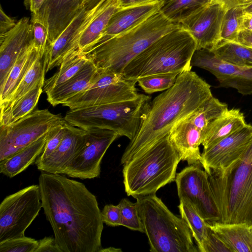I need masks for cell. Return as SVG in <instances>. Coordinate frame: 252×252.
<instances>
[{"instance_id":"7402d4cb","label":"cell","mask_w":252,"mask_h":252,"mask_svg":"<svg viewBox=\"0 0 252 252\" xmlns=\"http://www.w3.org/2000/svg\"><path fill=\"white\" fill-rule=\"evenodd\" d=\"M162 4L161 1L155 0L142 4L119 7L111 17L102 37L97 42L137 26L159 11Z\"/></svg>"},{"instance_id":"d6a6232c","label":"cell","mask_w":252,"mask_h":252,"mask_svg":"<svg viewBox=\"0 0 252 252\" xmlns=\"http://www.w3.org/2000/svg\"><path fill=\"white\" fill-rule=\"evenodd\" d=\"M181 218L187 222L199 252H203L209 237L207 222L197 213L191 204L184 199H180L178 206Z\"/></svg>"},{"instance_id":"5bb4252c","label":"cell","mask_w":252,"mask_h":252,"mask_svg":"<svg viewBox=\"0 0 252 252\" xmlns=\"http://www.w3.org/2000/svg\"><path fill=\"white\" fill-rule=\"evenodd\" d=\"M191 65L205 69L213 74L219 81V87L232 88L243 95L252 94V68L222 61L211 50L204 48L196 49Z\"/></svg>"},{"instance_id":"83f0119b","label":"cell","mask_w":252,"mask_h":252,"mask_svg":"<svg viewBox=\"0 0 252 252\" xmlns=\"http://www.w3.org/2000/svg\"><path fill=\"white\" fill-rule=\"evenodd\" d=\"M119 8V0H106L96 16L82 33L79 50L84 52L94 45L102 37L110 19Z\"/></svg>"},{"instance_id":"1f68e13d","label":"cell","mask_w":252,"mask_h":252,"mask_svg":"<svg viewBox=\"0 0 252 252\" xmlns=\"http://www.w3.org/2000/svg\"><path fill=\"white\" fill-rule=\"evenodd\" d=\"M161 1L159 11L173 23L179 24L212 2V0H156Z\"/></svg>"},{"instance_id":"cb8c5ba5","label":"cell","mask_w":252,"mask_h":252,"mask_svg":"<svg viewBox=\"0 0 252 252\" xmlns=\"http://www.w3.org/2000/svg\"><path fill=\"white\" fill-rule=\"evenodd\" d=\"M208 226L229 252H252V233L245 224L207 222Z\"/></svg>"},{"instance_id":"6da1fadb","label":"cell","mask_w":252,"mask_h":252,"mask_svg":"<svg viewBox=\"0 0 252 252\" xmlns=\"http://www.w3.org/2000/svg\"><path fill=\"white\" fill-rule=\"evenodd\" d=\"M44 214L63 252H99L103 222L96 197L79 181L41 172Z\"/></svg>"},{"instance_id":"db71d44e","label":"cell","mask_w":252,"mask_h":252,"mask_svg":"<svg viewBox=\"0 0 252 252\" xmlns=\"http://www.w3.org/2000/svg\"><path fill=\"white\" fill-rule=\"evenodd\" d=\"M122 252L121 250L120 249H117L113 247H109L107 248H101L99 252Z\"/></svg>"},{"instance_id":"7a4b0ae2","label":"cell","mask_w":252,"mask_h":252,"mask_svg":"<svg viewBox=\"0 0 252 252\" xmlns=\"http://www.w3.org/2000/svg\"><path fill=\"white\" fill-rule=\"evenodd\" d=\"M211 86L195 72L186 71L175 83L150 101L135 136L121 159L124 164L168 135L173 126L212 96Z\"/></svg>"},{"instance_id":"c3c4849f","label":"cell","mask_w":252,"mask_h":252,"mask_svg":"<svg viewBox=\"0 0 252 252\" xmlns=\"http://www.w3.org/2000/svg\"><path fill=\"white\" fill-rule=\"evenodd\" d=\"M155 0H119L120 8L129 7L151 2Z\"/></svg>"},{"instance_id":"8992f818","label":"cell","mask_w":252,"mask_h":252,"mask_svg":"<svg viewBox=\"0 0 252 252\" xmlns=\"http://www.w3.org/2000/svg\"><path fill=\"white\" fill-rule=\"evenodd\" d=\"M196 43L181 26L160 37L131 60L122 75L125 80H136L158 73L191 70V60Z\"/></svg>"},{"instance_id":"3957f363","label":"cell","mask_w":252,"mask_h":252,"mask_svg":"<svg viewBox=\"0 0 252 252\" xmlns=\"http://www.w3.org/2000/svg\"><path fill=\"white\" fill-rule=\"evenodd\" d=\"M208 174L218 222L252 225V141L228 166Z\"/></svg>"},{"instance_id":"4fadbf2b","label":"cell","mask_w":252,"mask_h":252,"mask_svg":"<svg viewBox=\"0 0 252 252\" xmlns=\"http://www.w3.org/2000/svg\"><path fill=\"white\" fill-rule=\"evenodd\" d=\"M201 167L200 163L190 165L176 175L178 195L180 199L189 201L207 222H218L208 174Z\"/></svg>"},{"instance_id":"ab89813d","label":"cell","mask_w":252,"mask_h":252,"mask_svg":"<svg viewBox=\"0 0 252 252\" xmlns=\"http://www.w3.org/2000/svg\"><path fill=\"white\" fill-rule=\"evenodd\" d=\"M67 122L61 124L51 129L47 134V140L42 153L37 158L35 164L47 158L56 150L62 141L66 129Z\"/></svg>"},{"instance_id":"277c9868","label":"cell","mask_w":252,"mask_h":252,"mask_svg":"<svg viewBox=\"0 0 252 252\" xmlns=\"http://www.w3.org/2000/svg\"><path fill=\"white\" fill-rule=\"evenodd\" d=\"M180 27L158 11L137 26L82 52L97 69L122 74L127 64L150 45Z\"/></svg>"},{"instance_id":"7dc6e473","label":"cell","mask_w":252,"mask_h":252,"mask_svg":"<svg viewBox=\"0 0 252 252\" xmlns=\"http://www.w3.org/2000/svg\"><path fill=\"white\" fill-rule=\"evenodd\" d=\"M45 0H25L26 7L32 12V14L37 13L42 7Z\"/></svg>"},{"instance_id":"836d02e7","label":"cell","mask_w":252,"mask_h":252,"mask_svg":"<svg viewBox=\"0 0 252 252\" xmlns=\"http://www.w3.org/2000/svg\"><path fill=\"white\" fill-rule=\"evenodd\" d=\"M42 92L43 86H39L29 92L9 108L0 112V126L13 124L34 110Z\"/></svg>"},{"instance_id":"52a82bcc","label":"cell","mask_w":252,"mask_h":252,"mask_svg":"<svg viewBox=\"0 0 252 252\" xmlns=\"http://www.w3.org/2000/svg\"><path fill=\"white\" fill-rule=\"evenodd\" d=\"M134 198L151 252H199L185 220L174 215L156 193Z\"/></svg>"},{"instance_id":"f5cc1de1","label":"cell","mask_w":252,"mask_h":252,"mask_svg":"<svg viewBox=\"0 0 252 252\" xmlns=\"http://www.w3.org/2000/svg\"><path fill=\"white\" fill-rule=\"evenodd\" d=\"M239 6L244 13L252 14V0H245Z\"/></svg>"},{"instance_id":"74e56055","label":"cell","mask_w":252,"mask_h":252,"mask_svg":"<svg viewBox=\"0 0 252 252\" xmlns=\"http://www.w3.org/2000/svg\"><path fill=\"white\" fill-rule=\"evenodd\" d=\"M118 205L121 209L120 225L131 230L144 232L136 203H132L126 198H123Z\"/></svg>"},{"instance_id":"11a10c76","label":"cell","mask_w":252,"mask_h":252,"mask_svg":"<svg viewBox=\"0 0 252 252\" xmlns=\"http://www.w3.org/2000/svg\"><path fill=\"white\" fill-rule=\"evenodd\" d=\"M251 227V231H252V225L250 226Z\"/></svg>"},{"instance_id":"e0dca14e","label":"cell","mask_w":252,"mask_h":252,"mask_svg":"<svg viewBox=\"0 0 252 252\" xmlns=\"http://www.w3.org/2000/svg\"><path fill=\"white\" fill-rule=\"evenodd\" d=\"M252 141V125L246 126L203 150L201 164L208 173L225 168L242 155Z\"/></svg>"},{"instance_id":"4316f807","label":"cell","mask_w":252,"mask_h":252,"mask_svg":"<svg viewBox=\"0 0 252 252\" xmlns=\"http://www.w3.org/2000/svg\"><path fill=\"white\" fill-rule=\"evenodd\" d=\"M40 57L33 41L20 54L0 87V105L7 102L35 61Z\"/></svg>"},{"instance_id":"8fae6325","label":"cell","mask_w":252,"mask_h":252,"mask_svg":"<svg viewBox=\"0 0 252 252\" xmlns=\"http://www.w3.org/2000/svg\"><path fill=\"white\" fill-rule=\"evenodd\" d=\"M92 83L62 105L70 110L131 100L139 94L137 81L125 80L122 74L97 69Z\"/></svg>"},{"instance_id":"5b68a950","label":"cell","mask_w":252,"mask_h":252,"mask_svg":"<svg viewBox=\"0 0 252 252\" xmlns=\"http://www.w3.org/2000/svg\"><path fill=\"white\" fill-rule=\"evenodd\" d=\"M169 134L123 165L125 191L133 197L156 193L175 181L181 161Z\"/></svg>"},{"instance_id":"8d00e7d4","label":"cell","mask_w":252,"mask_h":252,"mask_svg":"<svg viewBox=\"0 0 252 252\" xmlns=\"http://www.w3.org/2000/svg\"><path fill=\"white\" fill-rule=\"evenodd\" d=\"M180 73L173 72L153 74L138 79L137 83L146 93L151 94L170 88Z\"/></svg>"},{"instance_id":"e575fe53","label":"cell","mask_w":252,"mask_h":252,"mask_svg":"<svg viewBox=\"0 0 252 252\" xmlns=\"http://www.w3.org/2000/svg\"><path fill=\"white\" fill-rule=\"evenodd\" d=\"M228 109L227 105L213 95L187 117L196 127L204 132L209 124Z\"/></svg>"},{"instance_id":"f6af8a7d","label":"cell","mask_w":252,"mask_h":252,"mask_svg":"<svg viewBox=\"0 0 252 252\" xmlns=\"http://www.w3.org/2000/svg\"><path fill=\"white\" fill-rule=\"evenodd\" d=\"M17 21L8 16L0 8V36L3 35L11 30L16 25Z\"/></svg>"},{"instance_id":"f1b7e54d","label":"cell","mask_w":252,"mask_h":252,"mask_svg":"<svg viewBox=\"0 0 252 252\" xmlns=\"http://www.w3.org/2000/svg\"><path fill=\"white\" fill-rule=\"evenodd\" d=\"M89 61L86 55L79 49L66 57L59 69L45 80L43 91L45 93L63 84L76 75Z\"/></svg>"},{"instance_id":"681fc988","label":"cell","mask_w":252,"mask_h":252,"mask_svg":"<svg viewBox=\"0 0 252 252\" xmlns=\"http://www.w3.org/2000/svg\"><path fill=\"white\" fill-rule=\"evenodd\" d=\"M245 0H212V2H217L222 4L226 9L241 5Z\"/></svg>"},{"instance_id":"44dd1931","label":"cell","mask_w":252,"mask_h":252,"mask_svg":"<svg viewBox=\"0 0 252 252\" xmlns=\"http://www.w3.org/2000/svg\"><path fill=\"white\" fill-rule=\"evenodd\" d=\"M187 117L173 126L169 137L181 160L187 161L190 165L201 162L199 146L202 144L203 132L191 123Z\"/></svg>"},{"instance_id":"603a6c76","label":"cell","mask_w":252,"mask_h":252,"mask_svg":"<svg viewBox=\"0 0 252 252\" xmlns=\"http://www.w3.org/2000/svg\"><path fill=\"white\" fill-rule=\"evenodd\" d=\"M247 125L239 109H228L211 122L205 129L202 145L207 149Z\"/></svg>"},{"instance_id":"7c38bea8","label":"cell","mask_w":252,"mask_h":252,"mask_svg":"<svg viewBox=\"0 0 252 252\" xmlns=\"http://www.w3.org/2000/svg\"><path fill=\"white\" fill-rule=\"evenodd\" d=\"M86 130L85 142L66 167L63 175L80 179L97 178L100 164L106 151L119 134L102 128Z\"/></svg>"},{"instance_id":"816d5d0a","label":"cell","mask_w":252,"mask_h":252,"mask_svg":"<svg viewBox=\"0 0 252 252\" xmlns=\"http://www.w3.org/2000/svg\"><path fill=\"white\" fill-rule=\"evenodd\" d=\"M242 29L252 31V14L244 13L242 23Z\"/></svg>"},{"instance_id":"f907efd6","label":"cell","mask_w":252,"mask_h":252,"mask_svg":"<svg viewBox=\"0 0 252 252\" xmlns=\"http://www.w3.org/2000/svg\"><path fill=\"white\" fill-rule=\"evenodd\" d=\"M106 0H82L83 7L88 10H90L101 4Z\"/></svg>"},{"instance_id":"bcb514c9","label":"cell","mask_w":252,"mask_h":252,"mask_svg":"<svg viewBox=\"0 0 252 252\" xmlns=\"http://www.w3.org/2000/svg\"><path fill=\"white\" fill-rule=\"evenodd\" d=\"M236 42L252 48V31L245 29L241 30L239 32Z\"/></svg>"},{"instance_id":"d4e9b609","label":"cell","mask_w":252,"mask_h":252,"mask_svg":"<svg viewBox=\"0 0 252 252\" xmlns=\"http://www.w3.org/2000/svg\"><path fill=\"white\" fill-rule=\"evenodd\" d=\"M97 71L95 65L89 60L73 77L46 93L47 100L53 106L63 104L85 90L92 83Z\"/></svg>"},{"instance_id":"ee69618b","label":"cell","mask_w":252,"mask_h":252,"mask_svg":"<svg viewBox=\"0 0 252 252\" xmlns=\"http://www.w3.org/2000/svg\"><path fill=\"white\" fill-rule=\"evenodd\" d=\"M35 252H63L58 246L55 237H45L38 240Z\"/></svg>"},{"instance_id":"ffe728a7","label":"cell","mask_w":252,"mask_h":252,"mask_svg":"<svg viewBox=\"0 0 252 252\" xmlns=\"http://www.w3.org/2000/svg\"><path fill=\"white\" fill-rule=\"evenodd\" d=\"M86 130L68 123L65 135L56 150L47 158L35 164L41 172L63 174L75 154L83 146Z\"/></svg>"},{"instance_id":"ba28073f","label":"cell","mask_w":252,"mask_h":252,"mask_svg":"<svg viewBox=\"0 0 252 252\" xmlns=\"http://www.w3.org/2000/svg\"><path fill=\"white\" fill-rule=\"evenodd\" d=\"M150 99L149 95L139 94L131 100L71 109L67 112L64 119L84 130L109 129L130 140L138 130Z\"/></svg>"},{"instance_id":"ac0fdd59","label":"cell","mask_w":252,"mask_h":252,"mask_svg":"<svg viewBox=\"0 0 252 252\" xmlns=\"http://www.w3.org/2000/svg\"><path fill=\"white\" fill-rule=\"evenodd\" d=\"M82 0H45L31 21H38L48 29L47 45L52 44L82 8Z\"/></svg>"},{"instance_id":"d590c367","label":"cell","mask_w":252,"mask_h":252,"mask_svg":"<svg viewBox=\"0 0 252 252\" xmlns=\"http://www.w3.org/2000/svg\"><path fill=\"white\" fill-rule=\"evenodd\" d=\"M244 13L240 6L226 10L222 21L220 37L221 40L237 42Z\"/></svg>"},{"instance_id":"9a60e30c","label":"cell","mask_w":252,"mask_h":252,"mask_svg":"<svg viewBox=\"0 0 252 252\" xmlns=\"http://www.w3.org/2000/svg\"><path fill=\"white\" fill-rule=\"evenodd\" d=\"M226 10L222 4L211 2L179 24L193 37L196 49L211 50L221 40V26Z\"/></svg>"},{"instance_id":"f35d334b","label":"cell","mask_w":252,"mask_h":252,"mask_svg":"<svg viewBox=\"0 0 252 252\" xmlns=\"http://www.w3.org/2000/svg\"><path fill=\"white\" fill-rule=\"evenodd\" d=\"M38 240L25 236L0 242V252H35Z\"/></svg>"},{"instance_id":"60d3db41","label":"cell","mask_w":252,"mask_h":252,"mask_svg":"<svg viewBox=\"0 0 252 252\" xmlns=\"http://www.w3.org/2000/svg\"><path fill=\"white\" fill-rule=\"evenodd\" d=\"M32 27L33 41L41 59H43L48 40L47 28L41 22H31Z\"/></svg>"},{"instance_id":"b9f144b4","label":"cell","mask_w":252,"mask_h":252,"mask_svg":"<svg viewBox=\"0 0 252 252\" xmlns=\"http://www.w3.org/2000/svg\"><path fill=\"white\" fill-rule=\"evenodd\" d=\"M101 218L103 223L108 226H117L120 225L121 209L119 205H106L101 211Z\"/></svg>"},{"instance_id":"9c48e42d","label":"cell","mask_w":252,"mask_h":252,"mask_svg":"<svg viewBox=\"0 0 252 252\" xmlns=\"http://www.w3.org/2000/svg\"><path fill=\"white\" fill-rule=\"evenodd\" d=\"M65 122L49 110L36 109L15 123L0 126V161L25 148Z\"/></svg>"},{"instance_id":"484cf974","label":"cell","mask_w":252,"mask_h":252,"mask_svg":"<svg viewBox=\"0 0 252 252\" xmlns=\"http://www.w3.org/2000/svg\"><path fill=\"white\" fill-rule=\"evenodd\" d=\"M47 134L0 161V173L11 178L21 173L35 162L43 151L47 140Z\"/></svg>"},{"instance_id":"30bf717a","label":"cell","mask_w":252,"mask_h":252,"mask_svg":"<svg viewBox=\"0 0 252 252\" xmlns=\"http://www.w3.org/2000/svg\"><path fill=\"white\" fill-rule=\"evenodd\" d=\"M42 208L38 185L5 197L0 204V242L23 237Z\"/></svg>"},{"instance_id":"f546056e","label":"cell","mask_w":252,"mask_h":252,"mask_svg":"<svg viewBox=\"0 0 252 252\" xmlns=\"http://www.w3.org/2000/svg\"><path fill=\"white\" fill-rule=\"evenodd\" d=\"M45 73L43 59L39 57L25 75L8 100L0 105V112L9 108L30 91L39 86L43 87Z\"/></svg>"},{"instance_id":"d6986e66","label":"cell","mask_w":252,"mask_h":252,"mask_svg":"<svg viewBox=\"0 0 252 252\" xmlns=\"http://www.w3.org/2000/svg\"><path fill=\"white\" fill-rule=\"evenodd\" d=\"M33 41L31 21L24 17L5 34L0 36V87L21 53Z\"/></svg>"},{"instance_id":"4dcf8cb0","label":"cell","mask_w":252,"mask_h":252,"mask_svg":"<svg viewBox=\"0 0 252 252\" xmlns=\"http://www.w3.org/2000/svg\"><path fill=\"white\" fill-rule=\"evenodd\" d=\"M211 50L222 61L239 66L252 68V48L236 42L221 40Z\"/></svg>"},{"instance_id":"2e32d148","label":"cell","mask_w":252,"mask_h":252,"mask_svg":"<svg viewBox=\"0 0 252 252\" xmlns=\"http://www.w3.org/2000/svg\"><path fill=\"white\" fill-rule=\"evenodd\" d=\"M102 4L90 10L83 7L58 38L47 45L43 58L46 72L60 65L66 57L79 49L82 33L98 13Z\"/></svg>"},{"instance_id":"7bdbcfd3","label":"cell","mask_w":252,"mask_h":252,"mask_svg":"<svg viewBox=\"0 0 252 252\" xmlns=\"http://www.w3.org/2000/svg\"><path fill=\"white\" fill-rule=\"evenodd\" d=\"M209 237L203 252H228L229 250L222 242L213 233L209 227Z\"/></svg>"}]
</instances>
